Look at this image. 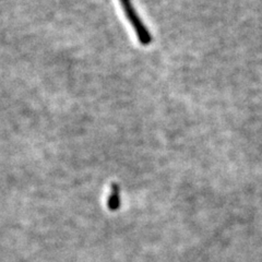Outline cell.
I'll use <instances>...</instances> for the list:
<instances>
[{
  "mask_svg": "<svg viewBox=\"0 0 262 262\" xmlns=\"http://www.w3.org/2000/svg\"><path fill=\"white\" fill-rule=\"evenodd\" d=\"M107 206L110 210L116 211L120 206V198H119V187L117 184H113L111 188V194L108 196Z\"/></svg>",
  "mask_w": 262,
  "mask_h": 262,
  "instance_id": "2",
  "label": "cell"
},
{
  "mask_svg": "<svg viewBox=\"0 0 262 262\" xmlns=\"http://www.w3.org/2000/svg\"><path fill=\"white\" fill-rule=\"evenodd\" d=\"M119 3L122 7V10H124L127 20L129 21L130 26L133 27L136 33L139 42H140V44H142L143 46L150 45L152 43L151 32L147 30L145 24L141 20L140 15H139L138 12L136 11L133 3H131V0H119Z\"/></svg>",
  "mask_w": 262,
  "mask_h": 262,
  "instance_id": "1",
  "label": "cell"
}]
</instances>
